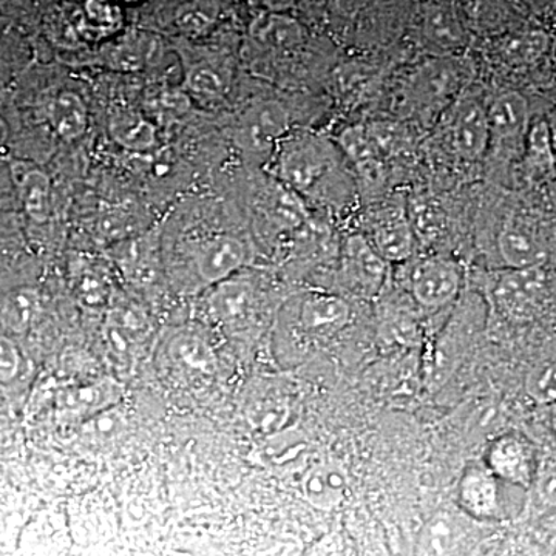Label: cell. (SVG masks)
Wrapping results in <instances>:
<instances>
[{"label":"cell","instance_id":"11","mask_svg":"<svg viewBox=\"0 0 556 556\" xmlns=\"http://www.w3.org/2000/svg\"><path fill=\"white\" fill-rule=\"evenodd\" d=\"M164 358L179 378L207 379L215 369V357L207 340L190 329L170 336L164 345Z\"/></svg>","mask_w":556,"mask_h":556},{"label":"cell","instance_id":"38","mask_svg":"<svg viewBox=\"0 0 556 556\" xmlns=\"http://www.w3.org/2000/svg\"><path fill=\"white\" fill-rule=\"evenodd\" d=\"M551 427L556 438V404L551 405Z\"/></svg>","mask_w":556,"mask_h":556},{"label":"cell","instance_id":"19","mask_svg":"<svg viewBox=\"0 0 556 556\" xmlns=\"http://www.w3.org/2000/svg\"><path fill=\"white\" fill-rule=\"evenodd\" d=\"M251 38L266 50H291L303 40V27L288 13L266 11L251 24Z\"/></svg>","mask_w":556,"mask_h":556},{"label":"cell","instance_id":"22","mask_svg":"<svg viewBox=\"0 0 556 556\" xmlns=\"http://www.w3.org/2000/svg\"><path fill=\"white\" fill-rule=\"evenodd\" d=\"M424 30L431 42L442 50H456L463 46L464 30L455 11L441 3L428 7L424 14Z\"/></svg>","mask_w":556,"mask_h":556},{"label":"cell","instance_id":"13","mask_svg":"<svg viewBox=\"0 0 556 556\" xmlns=\"http://www.w3.org/2000/svg\"><path fill=\"white\" fill-rule=\"evenodd\" d=\"M350 478L345 468L336 463L311 467L302 482L305 500L317 510H334L345 503Z\"/></svg>","mask_w":556,"mask_h":556},{"label":"cell","instance_id":"10","mask_svg":"<svg viewBox=\"0 0 556 556\" xmlns=\"http://www.w3.org/2000/svg\"><path fill=\"white\" fill-rule=\"evenodd\" d=\"M546 283L543 266L535 268H507L495 278L493 300L504 313L525 316L540 299Z\"/></svg>","mask_w":556,"mask_h":556},{"label":"cell","instance_id":"35","mask_svg":"<svg viewBox=\"0 0 556 556\" xmlns=\"http://www.w3.org/2000/svg\"><path fill=\"white\" fill-rule=\"evenodd\" d=\"M262 5L265 7L266 11H276V13H289L299 0H260Z\"/></svg>","mask_w":556,"mask_h":556},{"label":"cell","instance_id":"15","mask_svg":"<svg viewBox=\"0 0 556 556\" xmlns=\"http://www.w3.org/2000/svg\"><path fill=\"white\" fill-rule=\"evenodd\" d=\"M350 305L339 295L314 292L300 305V324L316 336H332L350 321Z\"/></svg>","mask_w":556,"mask_h":556},{"label":"cell","instance_id":"14","mask_svg":"<svg viewBox=\"0 0 556 556\" xmlns=\"http://www.w3.org/2000/svg\"><path fill=\"white\" fill-rule=\"evenodd\" d=\"M468 518L457 508L455 511H438L428 519L419 533V551L426 555L455 554L460 544L467 540Z\"/></svg>","mask_w":556,"mask_h":556},{"label":"cell","instance_id":"2","mask_svg":"<svg viewBox=\"0 0 556 556\" xmlns=\"http://www.w3.org/2000/svg\"><path fill=\"white\" fill-rule=\"evenodd\" d=\"M470 65L463 58L441 56L422 62L408 76L404 105L409 115L439 119L470 86Z\"/></svg>","mask_w":556,"mask_h":556},{"label":"cell","instance_id":"30","mask_svg":"<svg viewBox=\"0 0 556 556\" xmlns=\"http://www.w3.org/2000/svg\"><path fill=\"white\" fill-rule=\"evenodd\" d=\"M84 14L93 30L112 31L121 24L119 9L113 0H87Z\"/></svg>","mask_w":556,"mask_h":556},{"label":"cell","instance_id":"23","mask_svg":"<svg viewBox=\"0 0 556 556\" xmlns=\"http://www.w3.org/2000/svg\"><path fill=\"white\" fill-rule=\"evenodd\" d=\"M110 134L123 148L148 150L156 141V129L138 113L123 112L110 121Z\"/></svg>","mask_w":556,"mask_h":556},{"label":"cell","instance_id":"17","mask_svg":"<svg viewBox=\"0 0 556 556\" xmlns=\"http://www.w3.org/2000/svg\"><path fill=\"white\" fill-rule=\"evenodd\" d=\"M46 116L51 130L64 141H76L89 127V110L75 91L62 90L51 97L46 105Z\"/></svg>","mask_w":556,"mask_h":556},{"label":"cell","instance_id":"34","mask_svg":"<svg viewBox=\"0 0 556 556\" xmlns=\"http://www.w3.org/2000/svg\"><path fill=\"white\" fill-rule=\"evenodd\" d=\"M20 368V354L13 343L0 339V380H9Z\"/></svg>","mask_w":556,"mask_h":556},{"label":"cell","instance_id":"37","mask_svg":"<svg viewBox=\"0 0 556 556\" xmlns=\"http://www.w3.org/2000/svg\"><path fill=\"white\" fill-rule=\"evenodd\" d=\"M546 119H547L548 131H551L552 144H554V150H555V155H556V110Z\"/></svg>","mask_w":556,"mask_h":556},{"label":"cell","instance_id":"24","mask_svg":"<svg viewBox=\"0 0 556 556\" xmlns=\"http://www.w3.org/2000/svg\"><path fill=\"white\" fill-rule=\"evenodd\" d=\"M22 203L31 218L42 222L50 212V179L42 170H25L20 178Z\"/></svg>","mask_w":556,"mask_h":556},{"label":"cell","instance_id":"12","mask_svg":"<svg viewBox=\"0 0 556 556\" xmlns=\"http://www.w3.org/2000/svg\"><path fill=\"white\" fill-rule=\"evenodd\" d=\"M486 119L492 146L525 142L527 130L532 124L529 101L518 91L497 94L495 100L486 105Z\"/></svg>","mask_w":556,"mask_h":556},{"label":"cell","instance_id":"29","mask_svg":"<svg viewBox=\"0 0 556 556\" xmlns=\"http://www.w3.org/2000/svg\"><path fill=\"white\" fill-rule=\"evenodd\" d=\"M186 84L193 93L203 98H217L222 97L223 91L226 90L225 79L219 75L217 70L212 68L207 64L195 65L188 73Z\"/></svg>","mask_w":556,"mask_h":556},{"label":"cell","instance_id":"4","mask_svg":"<svg viewBox=\"0 0 556 556\" xmlns=\"http://www.w3.org/2000/svg\"><path fill=\"white\" fill-rule=\"evenodd\" d=\"M506 484L484 463L468 464L457 482V508L473 521H497L506 517L503 492Z\"/></svg>","mask_w":556,"mask_h":556},{"label":"cell","instance_id":"9","mask_svg":"<svg viewBox=\"0 0 556 556\" xmlns=\"http://www.w3.org/2000/svg\"><path fill=\"white\" fill-rule=\"evenodd\" d=\"M197 274L204 283L218 285L236 277L247 265L248 248L243 241L228 233H219L200 241L193 252Z\"/></svg>","mask_w":556,"mask_h":556},{"label":"cell","instance_id":"18","mask_svg":"<svg viewBox=\"0 0 556 556\" xmlns=\"http://www.w3.org/2000/svg\"><path fill=\"white\" fill-rule=\"evenodd\" d=\"M497 249L507 268H535L544 266L546 249L522 226L508 223L497 237Z\"/></svg>","mask_w":556,"mask_h":556},{"label":"cell","instance_id":"33","mask_svg":"<svg viewBox=\"0 0 556 556\" xmlns=\"http://www.w3.org/2000/svg\"><path fill=\"white\" fill-rule=\"evenodd\" d=\"M371 3V0H329V11L336 21L350 24Z\"/></svg>","mask_w":556,"mask_h":556},{"label":"cell","instance_id":"20","mask_svg":"<svg viewBox=\"0 0 556 556\" xmlns=\"http://www.w3.org/2000/svg\"><path fill=\"white\" fill-rule=\"evenodd\" d=\"M149 338V324L144 314L127 308L113 309L105 325V339L110 350L119 357L134 356L137 348Z\"/></svg>","mask_w":556,"mask_h":556},{"label":"cell","instance_id":"27","mask_svg":"<svg viewBox=\"0 0 556 556\" xmlns=\"http://www.w3.org/2000/svg\"><path fill=\"white\" fill-rule=\"evenodd\" d=\"M527 396L540 405L556 404V362H546L530 369L526 376Z\"/></svg>","mask_w":556,"mask_h":556},{"label":"cell","instance_id":"16","mask_svg":"<svg viewBox=\"0 0 556 556\" xmlns=\"http://www.w3.org/2000/svg\"><path fill=\"white\" fill-rule=\"evenodd\" d=\"M255 308V292L251 283L230 277L217 285L211 298V313L219 324L239 328L251 320Z\"/></svg>","mask_w":556,"mask_h":556},{"label":"cell","instance_id":"1","mask_svg":"<svg viewBox=\"0 0 556 556\" xmlns=\"http://www.w3.org/2000/svg\"><path fill=\"white\" fill-rule=\"evenodd\" d=\"M276 170L285 185L303 193L350 186L353 179V169L339 142L311 131H295L280 139Z\"/></svg>","mask_w":556,"mask_h":556},{"label":"cell","instance_id":"25","mask_svg":"<svg viewBox=\"0 0 556 556\" xmlns=\"http://www.w3.org/2000/svg\"><path fill=\"white\" fill-rule=\"evenodd\" d=\"M548 38L541 30H527L508 36L503 43L504 58L511 64H533L547 50Z\"/></svg>","mask_w":556,"mask_h":556},{"label":"cell","instance_id":"8","mask_svg":"<svg viewBox=\"0 0 556 556\" xmlns=\"http://www.w3.org/2000/svg\"><path fill=\"white\" fill-rule=\"evenodd\" d=\"M388 266L390 263L372 248L367 237L362 233L348 237L342 251V274L353 291L367 298L379 294L387 281Z\"/></svg>","mask_w":556,"mask_h":556},{"label":"cell","instance_id":"6","mask_svg":"<svg viewBox=\"0 0 556 556\" xmlns=\"http://www.w3.org/2000/svg\"><path fill=\"white\" fill-rule=\"evenodd\" d=\"M484 464L501 481L515 489H530L538 471L536 452L529 439L518 433L497 437L489 445Z\"/></svg>","mask_w":556,"mask_h":556},{"label":"cell","instance_id":"39","mask_svg":"<svg viewBox=\"0 0 556 556\" xmlns=\"http://www.w3.org/2000/svg\"><path fill=\"white\" fill-rule=\"evenodd\" d=\"M118 2H124V3H137V2H139V0H118Z\"/></svg>","mask_w":556,"mask_h":556},{"label":"cell","instance_id":"31","mask_svg":"<svg viewBox=\"0 0 556 556\" xmlns=\"http://www.w3.org/2000/svg\"><path fill=\"white\" fill-rule=\"evenodd\" d=\"M538 496L547 506L556 507V459L538 467L535 482Z\"/></svg>","mask_w":556,"mask_h":556},{"label":"cell","instance_id":"28","mask_svg":"<svg viewBox=\"0 0 556 556\" xmlns=\"http://www.w3.org/2000/svg\"><path fill=\"white\" fill-rule=\"evenodd\" d=\"M116 388L112 382L87 383L72 393V405L84 413L94 412L108 405L115 396Z\"/></svg>","mask_w":556,"mask_h":556},{"label":"cell","instance_id":"7","mask_svg":"<svg viewBox=\"0 0 556 556\" xmlns=\"http://www.w3.org/2000/svg\"><path fill=\"white\" fill-rule=\"evenodd\" d=\"M365 237L390 265L407 262L415 251L417 239L408 211L401 206L378 208L369 218Z\"/></svg>","mask_w":556,"mask_h":556},{"label":"cell","instance_id":"32","mask_svg":"<svg viewBox=\"0 0 556 556\" xmlns=\"http://www.w3.org/2000/svg\"><path fill=\"white\" fill-rule=\"evenodd\" d=\"M177 24L182 31L199 35V33L207 30L211 20L204 11L192 9V7H182L177 14Z\"/></svg>","mask_w":556,"mask_h":556},{"label":"cell","instance_id":"26","mask_svg":"<svg viewBox=\"0 0 556 556\" xmlns=\"http://www.w3.org/2000/svg\"><path fill=\"white\" fill-rule=\"evenodd\" d=\"M76 294L87 308L102 309L112 300V283L100 269L84 268L76 278Z\"/></svg>","mask_w":556,"mask_h":556},{"label":"cell","instance_id":"36","mask_svg":"<svg viewBox=\"0 0 556 556\" xmlns=\"http://www.w3.org/2000/svg\"><path fill=\"white\" fill-rule=\"evenodd\" d=\"M11 137V129L9 121L3 118L2 115H0V150L7 149V146H9Z\"/></svg>","mask_w":556,"mask_h":556},{"label":"cell","instance_id":"5","mask_svg":"<svg viewBox=\"0 0 556 556\" xmlns=\"http://www.w3.org/2000/svg\"><path fill=\"white\" fill-rule=\"evenodd\" d=\"M463 269L448 257L419 260L408 276V291L424 308H441L457 298L463 288Z\"/></svg>","mask_w":556,"mask_h":556},{"label":"cell","instance_id":"21","mask_svg":"<svg viewBox=\"0 0 556 556\" xmlns=\"http://www.w3.org/2000/svg\"><path fill=\"white\" fill-rule=\"evenodd\" d=\"M527 175L532 179H548L556 175V155L547 119L532 121L522 142Z\"/></svg>","mask_w":556,"mask_h":556},{"label":"cell","instance_id":"3","mask_svg":"<svg viewBox=\"0 0 556 556\" xmlns=\"http://www.w3.org/2000/svg\"><path fill=\"white\" fill-rule=\"evenodd\" d=\"M442 139L457 156L479 161L492 148L486 105L468 89L439 116Z\"/></svg>","mask_w":556,"mask_h":556}]
</instances>
